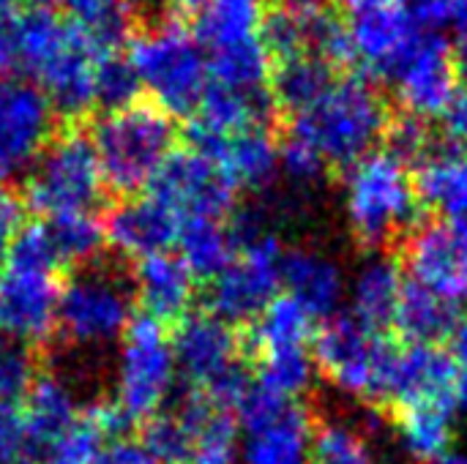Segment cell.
Listing matches in <instances>:
<instances>
[{
  "mask_svg": "<svg viewBox=\"0 0 467 464\" xmlns=\"http://www.w3.org/2000/svg\"><path fill=\"white\" fill-rule=\"evenodd\" d=\"M134 290L142 314L153 317L164 328H175L186 314H192V301L197 293V279L178 254L161 252L134 265Z\"/></svg>",
  "mask_w": 467,
  "mask_h": 464,
  "instance_id": "21",
  "label": "cell"
},
{
  "mask_svg": "<svg viewBox=\"0 0 467 464\" xmlns=\"http://www.w3.org/2000/svg\"><path fill=\"white\" fill-rule=\"evenodd\" d=\"M129 60L161 109L172 118L197 112L208 88V57L181 19H161L134 30Z\"/></svg>",
  "mask_w": 467,
  "mask_h": 464,
  "instance_id": "7",
  "label": "cell"
},
{
  "mask_svg": "<svg viewBox=\"0 0 467 464\" xmlns=\"http://www.w3.org/2000/svg\"><path fill=\"white\" fill-rule=\"evenodd\" d=\"M161 208H167L178 222L186 219H219L235 211V189L208 159L194 150H175L156 170L142 191Z\"/></svg>",
  "mask_w": 467,
  "mask_h": 464,
  "instance_id": "14",
  "label": "cell"
},
{
  "mask_svg": "<svg viewBox=\"0 0 467 464\" xmlns=\"http://www.w3.org/2000/svg\"><path fill=\"white\" fill-rule=\"evenodd\" d=\"M93 93H96V115L101 112H115L137 98H142V82L123 52L101 55L96 60V74H93Z\"/></svg>",
  "mask_w": 467,
  "mask_h": 464,
  "instance_id": "36",
  "label": "cell"
},
{
  "mask_svg": "<svg viewBox=\"0 0 467 464\" xmlns=\"http://www.w3.org/2000/svg\"><path fill=\"white\" fill-rule=\"evenodd\" d=\"M268 3H276V0H268Z\"/></svg>",
  "mask_w": 467,
  "mask_h": 464,
  "instance_id": "54",
  "label": "cell"
},
{
  "mask_svg": "<svg viewBox=\"0 0 467 464\" xmlns=\"http://www.w3.org/2000/svg\"><path fill=\"white\" fill-rule=\"evenodd\" d=\"M134 265L101 252L96 260L63 276L57 298L55 339L47 350V369L63 377L79 397L101 380L107 353L123 339L134 320Z\"/></svg>",
  "mask_w": 467,
  "mask_h": 464,
  "instance_id": "1",
  "label": "cell"
},
{
  "mask_svg": "<svg viewBox=\"0 0 467 464\" xmlns=\"http://www.w3.org/2000/svg\"><path fill=\"white\" fill-rule=\"evenodd\" d=\"M263 0H208L194 16V38L202 49L216 52L260 36Z\"/></svg>",
  "mask_w": 467,
  "mask_h": 464,
  "instance_id": "32",
  "label": "cell"
},
{
  "mask_svg": "<svg viewBox=\"0 0 467 464\" xmlns=\"http://www.w3.org/2000/svg\"><path fill=\"white\" fill-rule=\"evenodd\" d=\"M164 5H167V14L172 16V19H189V16H197L205 5H208V0H164Z\"/></svg>",
  "mask_w": 467,
  "mask_h": 464,
  "instance_id": "48",
  "label": "cell"
},
{
  "mask_svg": "<svg viewBox=\"0 0 467 464\" xmlns=\"http://www.w3.org/2000/svg\"><path fill=\"white\" fill-rule=\"evenodd\" d=\"M276 148H279V170L296 183H315L328 170L320 153L287 126L276 134Z\"/></svg>",
  "mask_w": 467,
  "mask_h": 464,
  "instance_id": "41",
  "label": "cell"
},
{
  "mask_svg": "<svg viewBox=\"0 0 467 464\" xmlns=\"http://www.w3.org/2000/svg\"><path fill=\"white\" fill-rule=\"evenodd\" d=\"M342 19L356 71L372 85H391L427 30L416 25L405 0H342Z\"/></svg>",
  "mask_w": 467,
  "mask_h": 464,
  "instance_id": "9",
  "label": "cell"
},
{
  "mask_svg": "<svg viewBox=\"0 0 467 464\" xmlns=\"http://www.w3.org/2000/svg\"><path fill=\"white\" fill-rule=\"evenodd\" d=\"M22 68L36 77V85L49 98L57 120L85 123L96 115V49L74 27L68 16L49 8L22 14Z\"/></svg>",
  "mask_w": 467,
  "mask_h": 464,
  "instance_id": "3",
  "label": "cell"
},
{
  "mask_svg": "<svg viewBox=\"0 0 467 464\" xmlns=\"http://www.w3.org/2000/svg\"><path fill=\"white\" fill-rule=\"evenodd\" d=\"M175 416L192 435L189 464H235L241 429L233 410L216 407L200 391H186Z\"/></svg>",
  "mask_w": 467,
  "mask_h": 464,
  "instance_id": "26",
  "label": "cell"
},
{
  "mask_svg": "<svg viewBox=\"0 0 467 464\" xmlns=\"http://www.w3.org/2000/svg\"><path fill=\"white\" fill-rule=\"evenodd\" d=\"M254 375L263 388L296 402L304 391H309L312 377H315V361H312V347L306 350H282V353H268L252 361Z\"/></svg>",
  "mask_w": 467,
  "mask_h": 464,
  "instance_id": "35",
  "label": "cell"
},
{
  "mask_svg": "<svg viewBox=\"0 0 467 464\" xmlns=\"http://www.w3.org/2000/svg\"><path fill=\"white\" fill-rule=\"evenodd\" d=\"M441 120V131H443V142L451 148L467 150V88H460L454 93V98L449 101V107L443 109Z\"/></svg>",
  "mask_w": 467,
  "mask_h": 464,
  "instance_id": "44",
  "label": "cell"
},
{
  "mask_svg": "<svg viewBox=\"0 0 467 464\" xmlns=\"http://www.w3.org/2000/svg\"><path fill=\"white\" fill-rule=\"evenodd\" d=\"M337 79H339L337 66H331L320 55L304 52L271 63L268 90L276 104V112L290 120L309 112L334 88Z\"/></svg>",
  "mask_w": 467,
  "mask_h": 464,
  "instance_id": "27",
  "label": "cell"
},
{
  "mask_svg": "<svg viewBox=\"0 0 467 464\" xmlns=\"http://www.w3.org/2000/svg\"><path fill=\"white\" fill-rule=\"evenodd\" d=\"M454 27H457V41L451 46V57H454L457 79L465 82L467 88V0H460V11H457Z\"/></svg>",
  "mask_w": 467,
  "mask_h": 464,
  "instance_id": "47",
  "label": "cell"
},
{
  "mask_svg": "<svg viewBox=\"0 0 467 464\" xmlns=\"http://www.w3.org/2000/svg\"><path fill=\"white\" fill-rule=\"evenodd\" d=\"M312 464H378L369 438L342 418L312 416Z\"/></svg>",
  "mask_w": 467,
  "mask_h": 464,
  "instance_id": "34",
  "label": "cell"
},
{
  "mask_svg": "<svg viewBox=\"0 0 467 464\" xmlns=\"http://www.w3.org/2000/svg\"><path fill=\"white\" fill-rule=\"evenodd\" d=\"M400 342L389 334H372L350 314H334L315 328L312 361L315 369L339 391L369 402L375 410H386L389 386Z\"/></svg>",
  "mask_w": 467,
  "mask_h": 464,
  "instance_id": "8",
  "label": "cell"
},
{
  "mask_svg": "<svg viewBox=\"0 0 467 464\" xmlns=\"http://www.w3.org/2000/svg\"><path fill=\"white\" fill-rule=\"evenodd\" d=\"M460 320H462L460 304L446 301L416 282H408L402 287L391 328L400 334L402 345L443 347V342L457 334Z\"/></svg>",
  "mask_w": 467,
  "mask_h": 464,
  "instance_id": "28",
  "label": "cell"
},
{
  "mask_svg": "<svg viewBox=\"0 0 467 464\" xmlns=\"http://www.w3.org/2000/svg\"><path fill=\"white\" fill-rule=\"evenodd\" d=\"M400 265L435 295L462 304L467 298V216L457 222L421 219L400 243Z\"/></svg>",
  "mask_w": 467,
  "mask_h": 464,
  "instance_id": "13",
  "label": "cell"
},
{
  "mask_svg": "<svg viewBox=\"0 0 467 464\" xmlns=\"http://www.w3.org/2000/svg\"><path fill=\"white\" fill-rule=\"evenodd\" d=\"M25 205L22 197L14 186L0 183V271L8 260L11 243L19 235V230L25 227Z\"/></svg>",
  "mask_w": 467,
  "mask_h": 464,
  "instance_id": "43",
  "label": "cell"
},
{
  "mask_svg": "<svg viewBox=\"0 0 467 464\" xmlns=\"http://www.w3.org/2000/svg\"><path fill=\"white\" fill-rule=\"evenodd\" d=\"M451 402H454V413L467 416V366H460V375H457V383H454Z\"/></svg>",
  "mask_w": 467,
  "mask_h": 464,
  "instance_id": "49",
  "label": "cell"
},
{
  "mask_svg": "<svg viewBox=\"0 0 467 464\" xmlns=\"http://www.w3.org/2000/svg\"><path fill=\"white\" fill-rule=\"evenodd\" d=\"M88 129L109 202L140 197L167 156L178 150L175 118L145 96L123 109L93 115Z\"/></svg>",
  "mask_w": 467,
  "mask_h": 464,
  "instance_id": "2",
  "label": "cell"
},
{
  "mask_svg": "<svg viewBox=\"0 0 467 464\" xmlns=\"http://www.w3.org/2000/svg\"><path fill=\"white\" fill-rule=\"evenodd\" d=\"M22 205L38 219L93 213L109 205L85 123H63L22 178Z\"/></svg>",
  "mask_w": 467,
  "mask_h": 464,
  "instance_id": "5",
  "label": "cell"
},
{
  "mask_svg": "<svg viewBox=\"0 0 467 464\" xmlns=\"http://www.w3.org/2000/svg\"><path fill=\"white\" fill-rule=\"evenodd\" d=\"M16 3H25V5H30V11H33V8H47V5L55 3V0H16Z\"/></svg>",
  "mask_w": 467,
  "mask_h": 464,
  "instance_id": "53",
  "label": "cell"
},
{
  "mask_svg": "<svg viewBox=\"0 0 467 464\" xmlns=\"http://www.w3.org/2000/svg\"><path fill=\"white\" fill-rule=\"evenodd\" d=\"M391 118L389 101L361 74H345L304 115L285 126L304 137L334 170H350L383 142Z\"/></svg>",
  "mask_w": 467,
  "mask_h": 464,
  "instance_id": "4",
  "label": "cell"
},
{
  "mask_svg": "<svg viewBox=\"0 0 467 464\" xmlns=\"http://www.w3.org/2000/svg\"><path fill=\"white\" fill-rule=\"evenodd\" d=\"M457 375H460V364L443 347L400 345L383 413L416 407V405H446L454 410L451 394H454Z\"/></svg>",
  "mask_w": 467,
  "mask_h": 464,
  "instance_id": "19",
  "label": "cell"
},
{
  "mask_svg": "<svg viewBox=\"0 0 467 464\" xmlns=\"http://www.w3.org/2000/svg\"><path fill=\"white\" fill-rule=\"evenodd\" d=\"M60 120L30 79L0 77V183L11 186L14 178H25Z\"/></svg>",
  "mask_w": 467,
  "mask_h": 464,
  "instance_id": "12",
  "label": "cell"
},
{
  "mask_svg": "<svg viewBox=\"0 0 467 464\" xmlns=\"http://www.w3.org/2000/svg\"><path fill=\"white\" fill-rule=\"evenodd\" d=\"M279 276L287 295L296 298L315 320L339 314L345 276L334 260L306 246H287L279 257Z\"/></svg>",
  "mask_w": 467,
  "mask_h": 464,
  "instance_id": "23",
  "label": "cell"
},
{
  "mask_svg": "<svg viewBox=\"0 0 467 464\" xmlns=\"http://www.w3.org/2000/svg\"><path fill=\"white\" fill-rule=\"evenodd\" d=\"M22 16H3L0 19V77H11L22 68V38H19Z\"/></svg>",
  "mask_w": 467,
  "mask_h": 464,
  "instance_id": "45",
  "label": "cell"
},
{
  "mask_svg": "<svg viewBox=\"0 0 467 464\" xmlns=\"http://www.w3.org/2000/svg\"><path fill=\"white\" fill-rule=\"evenodd\" d=\"M419 205L457 222L467 216V150L451 145H435L432 153L410 170Z\"/></svg>",
  "mask_w": 467,
  "mask_h": 464,
  "instance_id": "24",
  "label": "cell"
},
{
  "mask_svg": "<svg viewBox=\"0 0 467 464\" xmlns=\"http://www.w3.org/2000/svg\"><path fill=\"white\" fill-rule=\"evenodd\" d=\"M402 265L394 254H372L350 287V317L372 334H389L402 295Z\"/></svg>",
  "mask_w": 467,
  "mask_h": 464,
  "instance_id": "25",
  "label": "cell"
},
{
  "mask_svg": "<svg viewBox=\"0 0 467 464\" xmlns=\"http://www.w3.org/2000/svg\"><path fill=\"white\" fill-rule=\"evenodd\" d=\"M19 407H22L27 443L33 449V459L38 464L41 454L49 451L77 424V418L85 410V402L63 377H57L44 364L41 375L33 380Z\"/></svg>",
  "mask_w": 467,
  "mask_h": 464,
  "instance_id": "22",
  "label": "cell"
},
{
  "mask_svg": "<svg viewBox=\"0 0 467 464\" xmlns=\"http://www.w3.org/2000/svg\"><path fill=\"white\" fill-rule=\"evenodd\" d=\"M104 443H107V438H104V432L99 429L93 413L85 405L77 424L49 451L41 454L38 464H93L99 451L104 449Z\"/></svg>",
  "mask_w": 467,
  "mask_h": 464,
  "instance_id": "40",
  "label": "cell"
},
{
  "mask_svg": "<svg viewBox=\"0 0 467 464\" xmlns=\"http://www.w3.org/2000/svg\"><path fill=\"white\" fill-rule=\"evenodd\" d=\"M38 222L44 224L49 235L52 252L63 273L96 260L104 252V243H107L104 227L93 213H68V216H52V219H38Z\"/></svg>",
  "mask_w": 467,
  "mask_h": 464,
  "instance_id": "33",
  "label": "cell"
},
{
  "mask_svg": "<svg viewBox=\"0 0 467 464\" xmlns=\"http://www.w3.org/2000/svg\"><path fill=\"white\" fill-rule=\"evenodd\" d=\"M140 446L153 464H189L192 435L175 413H159L137 427Z\"/></svg>",
  "mask_w": 467,
  "mask_h": 464,
  "instance_id": "38",
  "label": "cell"
},
{
  "mask_svg": "<svg viewBox=\"0 0 467 464\" xmlns=\"http://www.w3.org/2000/svg\"><path fill=\"white\" fill-rule=\"evenodd\" d=\"M178 257L186 263L194 279L205 284L216 279L238 254L227 222L219 219H186L178 230Z\"/></svg>",
  "mask_w": 467,
  "mask_h": 464,
  "instance_id": "31",
  "label": "cell"
},
{
  "mask_svg": "<svg viewBox=\"0 0 467 464\" xmlns=\"http://www.w3.org/2000/svg\"><path fill=\"white\" fill-rule=\"evenodd\" d=\"M93 464H153V459L145 454V449L137 440L123 438V440L104 443Z\"/></svg>",
  "mask_w": 467,
  "mask_h": 464,
  "instance_id": "46",
  "label": "cell"
},
{
  "mask_svg": "<svg viewBox=\"0 0 467 464\" xmlns=\"http://www.w3.org/2000/svg\"><path fill=\"white\" fill-rule=\"evenodd\" d=\"M312 416L293 402L274 424L249 432L244 464H312Z\"/></svg>",
  "mask_w": 467,
  "mask_h": 464,
  "instance_id": "29",
  "label": "cell"
},
{
  "mask_svg": "<svg viewBox=\"0 0 467 464\" xmlns=\"http://www.w3.org/2000/svg\"><path fill=\"white\" fill-rule=\"evenodd\" d=\"M435 464H467V451H449L443 459H438Z\"/></svg>",
  "mask_w": 467,
  "mask_h": 464,
  "instance_id": "51",
  "label": "cell"
},
{
  "mask_svg": "<svg viewBox=\"0 0 467 464\" xmlns=\"http://www.w3.org/2000/svg\"><path fill=\"white\" fill-rule=\"evenodd\" d=\"M383 145H386L383 150L389 156H394L400 164L413 170L416 164H421L432 153L438 139H435L427 120L408 115V112H391L386 134H383Z\"/></svg>",
  "mask_w": 467,
  "mask_h": 464,
  "instance_id": "39",
  "label": "cell"
},
{
  "mask_svg": "<svg viewBox=\"0 0 467 464\" xmlns=\"http://www.w3.org/2000/svg\"><path fill=\"white\" fill-rule=\"evenodd\" d=\"M0 464H36L22 421V407L8 402H0Z\"/></svg>",
  "mask_w": 467,
  "mask_h": 464,
  "instance_id": "42",
  "label": "cell"
},
{
  "mask_svg": "<svg viewBox=\"0 0 467 464\" xmlns=\"http://www.w3.org/2000/svg\"><path fill=\"white\" fill-rule=\"evenodd\" d=\"M391 88L397 93L400 112L416 115L427 123L441 118L460 90L451 44L441 33H427L394 77Z\"/></svg>",
  "mask_w": 467,
  "mask_h": 464,
  "instance_id": "18",
  "label": "cell"
},
{
  "mask_svg": "<svg viewBox=\"0 0 467 464\" xmlns=\"http://www.w3.org/2000/svg\"><path fill=\"white\" fill-rule=\"evenodd\" d=\"M63 276L5 263L0 271V334L47 356L55 339Z\"/></svg>",
  "mask_w": 467,
  "mask_h": 464,
  "instance_id": "15",
  "label": "cell"
},
{
  "mask_svg": "<svg viewBox=\"0 0 467 464\" xmlns=\"http://www.w3.org/2000/svg\"><path fill=\"white\" fill-rule=\"evenodd\" d=\"M170 345L186 391L205 394L233 369L249 364L244 356L241 328H233L208 312L186 314L170 331Z\"/></svg>",
  "mask_w": 467,
  "mask_h": 464,
  "instance_id": "16",
  "label": "cell"
},
{
  "mask_svg": "<svg viewBox=\"0 0 467 464\" xmlns=\"http://www.w3.org/2000/svg\"><path fill=\"white\" fill-rule=\"evenodd\" d=\"M282 243L276 235H265L249 246H244L235 260L208 282L205 287V306L208 314L216 320L246 328L254 323L263 309L279 295L282 276H279V257Z\"/></svg>",
  "mask_w": 467,
  "mask_h": 464,
  "instance_id": "11",
  "label": "cell"
},
{
  "mask_svg": "<svg viewBox=\"0 0 467 464\" xmlns=\"http://www.w3.org/2000/svg\"><path fill=\"white\" fill-rule=\"evenodd\" d=\"M44 353L0 334V402L22 405L33 380L44 369Z\"/></svg>",
  "mask_w": 467,
  "mask_h": 464,
  "instance_id": "37",
  "label": "cell"
},
{
  "mask_svg": "<svg viewBox=\"0 0 467 464\" xmlns=\"http://www.w3.org/2000/svg\"><path fill=\"white\" fill-rule=\"evenodd\" d=\"M186 139L189 150L219 167L235 191H263L279 172V148L271 129H246L230 137H219L189 123Z\"/></svg>",
  "mask_w": 467,
  "mask_h": 464,
  "instance_id": "17",
  "label": "cell"
},
{
  "mask_svg": "<svg viewBox=\"0 0 467 464\" xmlns=\"http://www.w3.org/2000/svg\"><path fill=\"white\" fill-rule=\"evenodd\" d=\"M345 211L358 246L369 254L397 249L421 222L410 170L386 150H375L348 170Z\"/></svg>",
  "mask_w": 467,
  "mask_h": 464,
  "instance_id": "6",
  "label": "cell"
},
{
  "mask_svg": "<svg viewBox=\"0 0 467 464\" xmlns=\"http://www.w3.org/2000/svg\"><path fill=\"white\" fill-rule=\"evenodd\" d=\"M454 358L460 366H467V312L462 314L460 325H457V334H454Z\"/></svg>",
  "mask_w": 467,
  "mask_h": 464,
  "instance_id": "50",
  "label": "cell"
},
{
  "mask_svg": "<svg viewBox=\"0 0 467 464\" xmlns=\"http://www.w3.org/2000/svg\"><path fill=\"white\" fill-rule=\"evenodd\" d=\"M454 410L446 405H416L389 413V424L400 435L402 449L416 462L435 464L451 451Z\"/></svg>",
  "mask_w": 467,
  "mask_h": 464,
  "instance_id": "30",
  "label": "cell"
},
{
  "mask_svg": "<svg viewBox=\"0 0 467 464\" xmlns=\"http://www.w3.org/2000/svg\"><path fill=\"white\" fill-rule=\"evenodd\" d=\"M172 380L175 356L170 345V328L148 314H134L120 339L115 377V405L134 424V429L161 413V405L172 391Z\"/></svg>",
  "mask_w": 467,
  "mask_h": 464,
  "instance_id": "10",
  "label": "cell"
},
{
  "mask_svg": "<svg viewBox=\"0 0 467 464\" xmlns=\"http://www.w3.org/2000/svg\"><path fill=\"white\" fill-rule=\"evenodd\" d=\"M104 211V241L109 243L112 254L129 263L170 252V246L178 241L181 222L145 194L115 200Z\"/></svg>",
  "mask_w": 467,
  "mask_h": 464,
  "instance_id": "20",
  "label": "cell"
},
{
  "mask_svg": "<svg viewBox=\"0 0 467 464\" xmlns=\"http://www.w3.org/2000/svg\"><path fill=\"white\" fill-rule=\"evenodd\" d=\"M16 14V0H0V19Z\"/></svg>",
  "mask_w": 467,
  "mask_h": 464,
  "instance_id": "52",
  "label": "cell"
}]
</instances>
